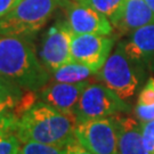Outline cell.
Segmentation results:
<instances>
[{"instance_id":"obj_1","label":"cell","mask_w":154,"mask_h":154,"mask_svg":"<svg viewBox=\"0 0 154 154\" xmlns=\"http://www.w3.org/2000/svg\"><path fill=\"white\" fill-rule=\"evenodd\" d=\"M0 73L22 89L33 91L51 79L35 53L32 39L16 35L0 34Z\"/></svg>"},{"instance_id":"obj_2","label":"cell","mask_w":154,"mask_h":154,"mask_svg":"<svg viewBox=\"0 0 154 154\" xmlns=\"http://www.w3.org/2000/svg\"><path fill=\"white\" fill-rule=\"evenodd\" d=\"M78 120L74 114H66L45 102H37L23 114L16 127L21 143H37L65 147L75 139Z\"/></svg>"},{"instance_id":"obj_3","label":"cell","mask_w":154,"mask_h":154,"mask_svg":"<svg viewBox=\"0 0 154 154\" xmlns=\"http://www.w3.org/2000/svg\"><path fill=\"white\" fill-rule=\"evenodd\" d=\"M147 73L145 67L128 56L120 41L96 74L103 85L129 103L146 82Z\"/></svg>"},{"instance_id":"obj_4","label":"cell","mask_w":154,"mask_h":154,"mask_svg":"<svg viewBox=\"0 0 154 154\" xmlns=\"http://www.w3.org/2000/svg\"><path fill=\"white\" fill-rule=\"evenodd\" d=\"M64 2L65 0H20L0 18V34L32 39Z\"/></svg>"},{"instance_id":"obj_5","label":"cell","mask_w":154,"mask_h":154,"mask_svg":"<svg viewBox=\"0 0 154 154\" xmlns=\"http://www.w3.org/2000/svg\"><path fill=\"white\" fill-rule=\"evenodd\" d=\"M130 111V104L120 98L105 85L89 82L78 100L74 116L78 122H83L127 114Z\"/></svg>"},{"instance_id":"obj_6","label":"cell","mask_w":154,"mask_h":154,"mask_svg":"<svg viewBox=\"0 0 154 154\" xmlns=\"http://www.w3.org/2000/svg\"><path fill=\"white\" fill-rule=\"evenodd\" d=\"M73 32L66 20H58L46 32L40 44L39 58L49 72L71 62Z\"/></svg>"},{"instance_id":"obj_7","label":"cell","mask_w":154,"mask_h":154,"mask_svg":"<svg viewBox=\"0 0 154 154\" xmlns=\"http://www.w3.org/2000/svg\"><path fill=\"white\" fill-rule=\"evenodd\" d=\"M75 138L93 154H119L113 118L78 122Z\"/></svg>"},{"instance_id":"obj_8","label":"cell","mask_w":154,"mask_h":154,"mask_svg":"<svg viewBox=\"0 0 154 154\" xmlns=\"http://www.w3.org/2000/svg\"><path fill=\"white\" fill-rule=\"evenodd\" d=\"M114 38L99 34H73L71 41V62L90 67L97 72L112 53Z\"/></svg>"},{"instance_id":"obj_9","label":"cell","mask_w":154,"mask_h":154,"mask_svg":"<svg viewBox=\"0 0 154 154\" xmlns=\"http://www.w3.org/2000/svg\"><path fill=\"white\" fill-rule=\"evenodd\" d=\"M63 7L66 11V22L73 34L111 35L113 25L106 16L78 1L65 0Z\"/></svg>"},{"instance_id":"obj_10","label":"cell","mask_w":154,"mask_h":154,"mask_svg":"<svg viewBox=\"0 0 154 154\" xmlns=\"http://www.w3.org/2000/svg\"><path fill=\"white\" fill-rule=\"evenodd\" d=\"M88 83L89 80L78 83L49 81L38 90L39 99L63 113L74 114V109L78 104V100Z\"/></svg>"},{"instance_id":"obj_11","label":"cell","mask_w":154,"mask_h":154,"mask_svg":"<svg viewBox=\"0 0 154 154\" xmlns=\"http://www.w3.org/2000/svg\"><path fill=\"white\" fill-rule=\"evenodd\" d=\"M111 23L120 34H130L137 29L154 23V13L145 0H126Z\"/></svg>"},{"instance_id":"obj_12","label":"cell","mask_w":154,"mask_h":154,"mask_svg":"<svg viewBox=\"0 0 154 154\" xmlns=\"http://www.w3.org/2000/svg\"><path fill=\"white\" fill-rule=\"evenodd\" d=\"M128 35L126 41H122L128 56L149 72L154 71V23L137 29Z\"/></svg>"},{"instance_id":"obj_13","label":"cell","mask_w":154,"mask_h":154,"mask_svg":"<svg viewBox=\"0 0 154 154\" xmlns=\"http://www.w3.org/2000/svg\"><path fill=\"white\" fill-rule=\"evenodd\" d=\"M112 118L116 123L119 154H146L140 122L135 118L122 114Z\"/></svg>"},{"instance_id":"obj_14","label":"cell","mask_w":154,"mask_h":154,"mask_svg":"<svg viewBox=\"0 0 154 154\" xmlns=\"http://www.w3.org/2000/svg\"><path fill=\"white\" fill-rule=\"evenodd\" d=\"M94 74H96V72L91 70L90 67L75 62H70L55 71L50 72L51 79L54 81L65 83H78L88 81L89 78Z\"/></svg>"},{"instance_id":"obj_15","label":"cell","mask_w":154,"mask_h":154,"mask_svg":"<svg viewBox=\"0 0 154 154\" xmlns=\"http://www.w3.org/2000/svg\"><path fill=\"white\" fill-rule=\"evenodd\" d=\"M75 1L93 8L111 21L122 8L126 0H75Z\"/></svg>"},{"instance_id":"obj_16","label":"cell","mask_w":154,"mask_h":154,"mask_svg":"<svg viewBox=\"0 0 154 154\" xmlns=\"http://www.w3.org/2000/svg\"><path fill=\"white\" fill-rule=\"evenodd\" d=\"M16 154H65L64 147L37 143V142H25L21 143Z\"/></svg>"},{"instance_id":"obj_17","label":"cell","mask_w":154,"mask_h":154,"mask_svg":"<svg viewBox=\"0 0 154 154\" xmlns=\"http://www.w3.org/2000/svg\"><path fill=\"white\" fill-rule=\"evenodd\" d=\"M38 98H39L38 91L26 90L25 93L22 94V96L18 99L15 109L11 111V112L14 113V116H16L17 119H20L26 111L30 110L33 105L37 103V99Z\"/></svg>"},{"instance_id":"obj_18","label":"cell","mask_w":154,"mask_h":154,"mask_svg":"<svg viewBox=\"0 0 154 154\" xmlns=\"http://www.w3.org/2000/svg\"><path fill=\"white\" fill-rule=\"evenodd\" d=\"M138 105H154V78L151 77L146 80L142 89L139 90L137 97Z\"/></svg>"},{"instance_id":"obj_19","label":"cell","mask_w":154,"mask_h":154,"mask_svg":"<svg viewBox=\"0 0 154 154\" xmlns=\"http://www.w3.org/2000/svg\"><path fill=\"white\" fill-rule=\"evenodd\" d=\"M21 142L16 135H0V154H16Z\"/></svg>"},{"instance_id":"obj_20","label":"cell","mask_w":154,"mask_h":154,"mask_svg":"<svg viewBox=\"0 0 154 154\" xmlns=\"http://www.w3.org/2000/svg\"><path fill=\"white\" fill-rule=\"evenodd\" d=\"M143 144L146 154H154V120L147 122H140Z\"/></svg>"},{"instance_id":"obj_21","label":"cell","mask_w":154,"mask_h":154,"mask_svg":"<svg viewBox=\"0 0 154 154\" xmlns=\"http://www.w3.org/2000/svg\"><path fill=\"white\" fill-rule=\"evenodd\" d=\"M17 121L18 119L14 116L13 112H0V135L15 131Z\"/></svg>"},{"instance_id":"obj_22","label":"cell","mask_w":154,"mask_h":154,"mask_svg":"<svg viewBox=\"0 0 154 154\" xmlns=\"http://www.w3.org/2000/svg\"><path fill=\"white\" fill-rule=\"evenodd\" d=\"M0 94H4V95H7V96H14V97L20 98L22 96L23 90L18 85L11 81L9 79L5 78L0 73Z\"/></svg>"},{"instance_id":"obj_23","label":"cell","mask_w":154,"mask_h":154,"mask_svg":"<svg viewBox=\"0 0 154 154\" xmlns=\"http://www.w3.org/2000/svg\"><path fill=\"white\" fill-rule=\"evenodd\" d=\"M135 116L139 122H147L154 120V105H138L135 106Z\"/></svg>"},{"instance_id":"obj_24","label":"cell","mask_w":154,"mask_h":154,"mask_svg":"<svg viewBox=\"0 0 154 154\" xmlns=\"http://www.w3.org/2000/svg\"><path fill=\"white\" fill-rule=\"evenodd\" d=\"M18 99L20 98L14 96H7L4 94H0V112H11L15 109Z\"/></svg>"},{"instance_id":"obj_25","label":"cell","mask_w":154,"mask_h":154,"mask_svg":"<svg viewBox=\"0 0 154 154\" xmlns=\"http://www.w3.org/2000/svg\"><path fill=\"white\" fill-rule=\"evenodd\" d=\"M64 151H65V154H93L91 152H89L77 138L74 140H72L71 143L67 144L64 147Z\"/></svg>"},{"instance_id":"obj_26","label":"cell","mask_w":154,"mask_h":154,"mask_svg":"<svg viewBox=\"0 0 154 154\" xmlns=\"http://www.w3.org/2000/svg\"><path fill=\"white\" fill-rule=\"evenodd\" d=\"M20 2V0H0V18L8 14Z\"/></svg>"},{"instance_id":"obj_27","label":"cell","mask_w":154,"mask_h":154,"mask_svg":"<svg viewBox=\"0 0 154 154\" xmlns=\"http://www.w3.org/2000/svg\"><path fill=\"white\" fill-rule=\"evenodd\" d=\"M146 1V4L149 5V7L152 9V11L154 13V0H145Z\"/></svg>"}]
</instances>
